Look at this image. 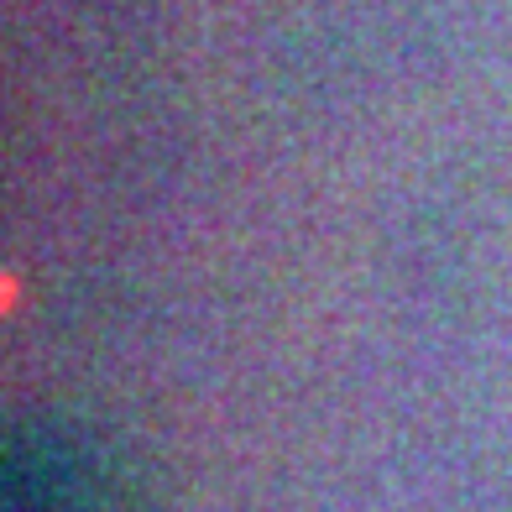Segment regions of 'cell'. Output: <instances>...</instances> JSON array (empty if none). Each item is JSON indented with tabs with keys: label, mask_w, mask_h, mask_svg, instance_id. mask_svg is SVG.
<instances>
[{
	"label": "cell",
	"mask_w": 512,
	"mask_h": 512,
	"mask_svg": "<svg viewBox=\"0 0 512 512\" xmlns=\"http://www.w3.org/2000/svg\"><path fill=\"white\" fill-rule=\"evenodd\" d=\"M16 512H136L110 481H16Z\"/></svg>",
	"instance_id": "obj_1"
}]
</instances>
